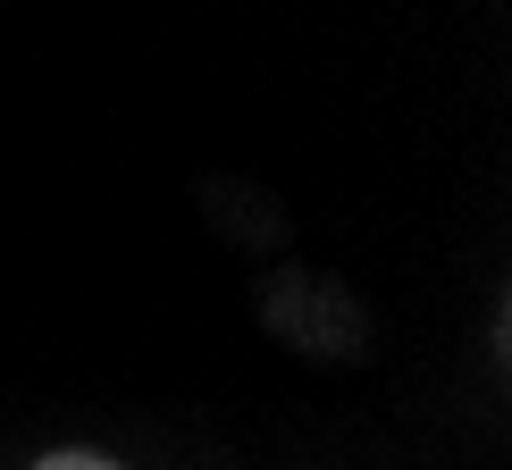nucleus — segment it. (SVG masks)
Returning a JSON list of instances; mask_svg holds the SVG:
<instances>
[{
	"label": "nucleus",
	"instance_id": "f257e3e1",
	"mask_svg": "<svg viewBox=\"0 0 512 470\" xmlns=\"http://www.w3.org/2000/svg\"><path fill=\"white\" fill-rule=\"evenodd\" d=\"M26 470H126V462L101 454V445H51V454H34Z\"/></svg>",
	"mask_w": 512,
	"mask_h": 470
}]
</instances>
